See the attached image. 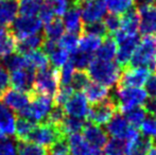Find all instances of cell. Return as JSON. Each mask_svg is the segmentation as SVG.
<instances>
[{
  "label": "cell",
  "mask_w": 156,
  "mask_h": 155,
  "mask_svg": "<svg viewBox=\"0 0 156 155\" xmlns=\"http://www.w3.org/2000/svg\"><path fill=\"white\" fill-rule=\"evenodd\" d=\"M87 72L96 83L111 88L117 85L122 69L116 62H104L94 58L87 68Z\"/></svg>",
  "instance_id": "1"
},
{
  "label": "cell",
  "mask_w": 156,
  "mask_h": 155,
  "mask_svg": "<svg viewBox=\"0 0 156 155\" xmlns=\"http://www.w3.org/2000/svg\"><path fill=\"white\" fill-rule=\"evenodd\" d=\"M127 67L147 68L151 72H156V37H142Z\"/></svg>",
  "instance_id": "2"
},
{
  "label": "cell",
  "mask_w": 156,
  "mask_h": 155,
  "mask_svg": "<svg viewBox=\"0 0 156 155\" xmlns=\"http://www.w3.org/2000/svg\"><path fill=\"white\" fill-rule=\"evenodd\" d=\"M30 95H31V101H30L29 105L23 112L19 113V115L20 117L27 118L35 123L36 122L43 123L45 122L51 108L53 107L54 100L47 96L34 93L33 90L30 93Z\"/></svg>",
  "instance_id": "3"
},
{
  "label": "cell",
  "mask_w": 156,
  "mask_h": 155,
  "mask_svg": "<svg viewBox=\"0 0 156 155\" xmlns=\"http://www.w3.org/2000/svg\"><path fill=\"white\" fill-rule=\"evenodd\" d=\"M111 96L115 99L117 104L118 112L122 113L129 108L135 106L144 105L149 96L146 89L135 88V87H125V88H116L115 93H111Z\"/></svg>",
  "instance_id": "4"
},
{
  "label": "cell",
  "mask_w": 156,
  "mask_h": 155,
  "mask_svg": "<svg viewBox=\"0 0 156 155\" xmlns=\"http://www.w3.org/2000/svg\"><path fill=\"white\" fill-rule=\"evenodd\" d=\"M58 88H60L58 69L49 66L48 68L37 71L33 84L34 93L54 99Z\"/></svg>",
  "instance_id": "5"
},
{
  "label": "cell",
  "mask_w": 156,
  "mask_h": 155,
  "mask_svg": "<svg viewBox=\"0 0 156 155\" xmlns=\"http://www.w3.org/2000/svg\"><path fill=\"white\" fill-rule=\"evenodd\" d=\"M116 41L118 44V51H117V64L121 67V69L129 66V61L135 52L136 48L138 47L140 43V36L138 34L136 35H127L122 31H118L114 34Z\"/></svg>",
  "instance_id": "6"
},
{
  "label": "cell",
  "mask_w": 156,
  "mask_h": 155,
  "mask_svg": "<svg viewBox=\"0 0 156 155\" xmlns=\"http://www.w3.org/2000/svg\"><path fill=\"white\" fill-rule=\"evenodd\" d=\"M118 112V107L116 101L109 93V97L98 103L91 104L89 106L88 115L86 117V121L90 122L96 125H105L114 115Z\"/></svg>",
  "instance_id": "7"
},
{
  "label": "cell",
  "mask_w": 156,
  "mask_h": 155,
  "mask_svg": "<svg viewBox=\"0 0 156 155\" xmlns=\"http://www.w3.org/2000/svg\"><path fill=\"white\" fill-rule=\"evenodd\" d=\"M65 137L66 136L64 135L60 126L43 122L37 124L28 141L36 143L41 147H50Z\"/></svg>",
  "instance_id": "8"
},
{
  "label": "cell",
  "mask_w": 156,
  "mask_h": 155,
  "mask_svg": "<svg viewBox=\"0 0 156 155\" xmlns=\"http://www.w3.org/2000/svg\"><path fill=\"white\" fill-rule=\"evenodd\" d=\"M105 132L113 138L125 139L126 141L139 134L138 130L133 128L125 119L123 114L120 112L116 113L113 118L105 124Z\"/></svg>",
  "instance_id": "9"
},
{
  "label": "cell",
  "mask_w": 156,
  "mask_h": 155,
  "mask_svg": "<svg viewBox=\"0 0 156 155\" xmlns=\"http://www.w3.org/2000/svg\"><path fill=\"white\" fill-rule=\"evenodd\" d=\"M10 30L16 39H23L38 34L43 27V21L36 16H19L11 25Z\"/></svg>",
  "instance_id": "10"
},
{
  "label": "cell",
  "mask_w": 156,
  "mask_h": 155,
  "mask_svg": "<svg viewBox=\"0 0 156 155\" xmlns=\"http://www.w3.org/2000/svg\"><path fill=\"white\" fill-rule=\"evenodd\" d=\"M151 71L147 68H133L125 67L116 85V88H125V87H135L140 88L142 85H146L147 81L151 77Z\"/></svg>",
  "instance_id": "11"
},
{
  "label": "cell",
  "mask_w": 156,
  "mask_h": 155,
  "mask_svg": "<svg viewBox=\"0 0 156 155\" xmlns=\"http://www.w3.org/2000/svg\"><path fill=\"white\" fill-rule=\"evenodd\" d=\"M79 5L83 25L101 21L106 14V0H81Z\"/></svg>",
  "instance_id": "12"
},
{
  "label": "cell",
  "mask_w": 156,
  "mask_h": 155,
  "mask_svg": "<svg viewBox=\"0 0 156 155\" xmlns=\"http://www.w3.org/2000/svg\"><path fill=\"white\" fill-rule=\"evenodd\" d=\"M139 32L142 36L156 37V5L153 3L139 6Z\"/></svg>",
  "instance_id": "13"
},
{
  "label": "cell",
  "mask_w": 156,
  "mask_h": 155,
  "mask_svg": "<svg viewBox=\"0 0 156 155\" xmlns=\"http://www.w3.org/2000/svg\"><path fill=\"white\" fill-rule=\"evenodd\" d=\"M83 137L94 151H101L108 141V135L101 126L87 121L82 130Z\"/></svg>",
  "instance_id": "14"
},
{
  "label": "cell",
  "mask_w": 156,
  "mask_h": 155,
  "mask_svg": "<svg viewBox=\"0 0 156 155\" xmlns=\"http://www.w3.org/2000/svg\"><path fill=\"white\" fill-rule=\"evenodd\" d=\"M36 71L32 68H25L11 72L10 85L13 89L23 93H31L33 90Z\"/></svg>",
  "instance_id": "15"
},
{
  "label": "cell",
  "mask_w": 156,
  "mask_h": 155,
  "mask_svg": "<svg viewBox=\"0 0 156 155\" xmlns=\"http://www.w3.org/2000/svg\"><path fill=\"white\" fill-rule=\"evenodd\" d=\"M68 116L85 119L88 115L89 105L86 97L82 93H74L63 106Z\"/></svg>",
  "instance_id": "16"
},
{
  "label": "cell",
  "mask_w": 156,
  "mask_h": 155,
  "mask_svg": "<svg viewBox=\"0 0 156 155\" xmlns=\"http://www.w3.org/2000/svg\"><path fill=\"white\" fill-rule=\"evenodd\" d=\"M1 100L3 104H5L8 107L14 110L19 114L23 112L31 101V95L30 93H23L16 89L9 88L3 95L1 96Z\"/></svg>",
  "instance_id": "17"
},
{
  "label": "cell",
  "mask_w": 156,
  "mask_h": 155,
  "mask_svg": "<svg viewBox=\"0 0 156 155\" xmlns=\"http://www.w3.org/2000/svg\"><path fill=\"white\" fill-rule=\"evenodd\" d=\"M64 26L69 33L81 36L83 32V21L81 16V8L79 4H70L64 14Z\"/></svg>",
  "instance_id": "18"
},
{
  "label": "cell",
  "mask_w": 156,
  "mask_h": 155,
  "mask_svg": "<svg viewBox=\"0 0 156 155\" xmlns=\"http://www.w3.org/2000/svg\"><path fill=\"white\" fill-rule=\"evenodd\" d=\"M153 145V138L139 133L137 136L127 140L125 155H149Z\"/></svg>",
  "instance_id": "19"
},
{
  "label": "cell",
  "mask_w": 156,
  "mask_h": 155,
  "mask_svg": "<svg viewBox=\"0 0 156 155\" xmlns=\"http://www.w3.org/2000/svg\"><path fill=\"white\" fill-rule=\"evenodd\" d=\"M139 12L135 5L122 14L120 31L127 35H136L139 32Z\"/></svg>",
  "instance_id": "20"
},
{
  "label": "cell",
  "mask_w": 156,
  "mask_h": 155,
  "mask_svg": "<svg viewBox=\"0 0 156 155\" xmlns=\"http://www.w3.org/2000/svg\"><path fill=\"white\" fill-rule=\"evenodd\" d=\"M15 116L11 110L0 101V138H8L15 134Z\"/></svg>",
  "instance_id": "21"
},
{
  "label": "cell",
  "mask_w": 156,
  "mask_h": 155,
  "mask_svg": "<svg viewBox=\"0 0 156 155\" xmlns=\"http://www.w3.org/2000/svg\"><path fill=\"white\" fill-rule=\"evenodd\" d=\"M118 44L113 35H107L102 39L101 45L94 52L96 58L104 62H113L114 58L117 56Z\"/></svg>",
  "instance_id": "22"
},
{
  "label": "cell",
  "mask_w": 156,
  "mask_h": 155,
  "mask_svg": "<svg viewBox=\"0 0 156 155\" xmlns=\"http://www.w3.org/2000/svg\"><path fill=\"white\" fill-rule=\"evenodd\" d=\"M18 13L17 0H0V27H10Z\"/></svg>",
  "instance_id": "23"
},
{
  "label": "cell",
  "mask_w": 156,
  "mask_h": 155,
  "mask_svg": "<svg viewBox=\"0 0 156 155\" xmlns=\"http://www.w3.org/2000/svg\"><path fill=\"white\" fill-rule=\"evenodd\" d=\"M17 39L8 28H0V60L16 52Z\"/></svg>",
  "instance_id": "24"
},
{
  "label": "cell",
  "mask_w": 156,
  "mask_h": 155,
  "mask_svg": "<svg viewBox=\"0 0 156 155\" xmlns=\"http://www.w3.org/2000/svg\"><path fill=\"white\" fill-rule=\"evenodd\" d=\"M69 149L72 155H94V151L89 143L85 140L83 135L78 134L69 135L67 138Z\"/></svg>",
  "instance_id": "25"
},
{
  "label": "cell",
  "mask_w": 156,
  "mask_h": 155,
  "mask_svg": "<svg viewBox=\"0 0 156 155\" xmlns=\"http://www.w3.org/2000/svg\"><path fill=\"white\" fill-rule=\"evenodd\" d=\"M109 93H111V90L108 87L96 82H90L88 86L85 88L84 96L86 97L88 103L94 104L107 99L109 97Z\"/></svg>",
  "instance_id": "26"
},
{
  "label": "cell",
  "mask_w": 156,
  "mask_h": 155,
  "mask_svg": "<svg viewBox=\"0 0 156 155\" xmlns=\"http://www.w3.org/2000/svg\"><path fill=\"white\" fill-rule=\"evenodd\" d=\"M44 41H45L44 34H35V35L20 39L19 41H17L16 52L20 55H27L30 52L41 48Z\"/></svg>",
  "instance_id": "27"
},
{
  "label": "cell",
  "mask_w": 156,
  "mask_h": 155,
  "mask_svg": "<svg viewBox=\"0 0 156 155\" xmlns=\"http://www.w3.org/2000/svg\"><path fill=\"white\" fill-rule=\"evenodd\" d=\"M27 61V65L29 68L34 69L35 71H39L46 69L50 66L49 56L41 49H37L35 51L30 52L27 55H23Z\"/></svg>",
  "instance_id": "28"
},
{
  "label": "cell",
  "mask_w": 156,
  "mask_h": 155,
  "mask_svg": "<svg viewBox=\"0 0 156 155\" xmlns=\"http://www.w3.org/2000/svg\"><path fill=\"white\" fill-rule=\"evenodd\" d=\"M121 114H123L125 119L127 120V122L133 128L138 130V129H140V126H141L142 122L144 121V119L148 117L149 113L147 111V108L144 107V105H139V106L129 108V110L122 112Z\"/></svg>",
  "instance_id": "29"
},
{
  "label": "cell",
  "mask_w": 156,
  "mask_h": 155,
  "mask_svg": "<svg viewBox=\"0 0 156 155\" xmlns=\"http://www.w3.org/2000/svg\"><path fill=\"white\" fill-rule=\"evenodd\" d=\"M37 124L23 117H18L15 122V134L18 141H28Z\"/></svg>",
  "instance_id": "30"
},
{
  "label": "cell",
  "mask_w": 156,
  "mask_h": 155,
  "mask_svg": "<svg viewBox=\"0 0 156 155\" xmlns=\"http://www.w3.org/2000/svg\"><path fill=\"white\" fill-rule=\"evenodd\" d=\"M65 32V26L64 21L61 17H54L51 21L45 25L44 30V36L46 39H52V41H58Z\"/></svg>",
  "instance_id": "31"
},
{
  "label": "cell",
  "mask_w": 156,
  "mask_h": 155,
  "mask_svg": "<svg viewBox=\"0 0 156 155\" xmlns=\"http://www.w3.org/2000/svg\"><path fill=\"white\" fill-rule=\"evenodd\" d=\"M86 120L82 119V118H76V117H71V116H66L62 122V124L60 125V129L62 130L64 135H72V134H78L83 130Z\"/></svg>",
  "instance_id": "32"
},
{
  "label": "cell",
  "mask_w": 156,
  "mask_h": 155,
  "mask_svg": "<svg viewBox=\"0 0 156 155\" xmlns=\"http://www.w3.org/2000/svg\"><path fill=\"white\" fill-rule=\"evenodd\" d=\"M45 0H19L18 13L20 16H36Z\"/></svg>",
  "instance_id": "33"
},
{
  "label": "cell",
  "mask_w": 156,
  "mask_h": 155,
  "mask_svg": "<svg viewBox=\"0 0 156 155\" xmlns=\"http://www.w3.org/2000/svg\"><path fill=\"white\" fill-rule=\"evenodd\" d=\"M101 41H102V38L98 37V36L83 33L79 39L78 49L83 52H86V53L94 54L99 48V46L101 45Z\"/></svg>",
  "instance_id": "34"
},
{
  "label": "cell",
  "mask_w": 156,
  "mask_h": 155,
  "mask_svg": "<svg viewBox=\"0 0 156 155\" xmlns=\"http://www.w3.org/2000/svg\"><path fill=\"white\" fill-rule=\"evenodd\" d=\"M90 83V77H89L87 70H78L76 69L72 76L70 86L76 93H82L85 90L88 84Z\"/></svg>",
  "instance_id": "35"
},
{
  "label": "cell",
  "mask_w": 156,
  "mask_h": 155,
  "mask_svg": "<svg viewBox=\"0 0 156 155\" xmlns=\"http://www.w3.org/2000/svg\"><path fill=\"white\" fill-rule=\"evenodd\" d=\"M70 62L78 70H86L90 65L91 61L94 60V54L86 53L81 50H76V52L70 54Z\"/></svg>",
  "instance_id": "36"
},
{
  "label": "cell",
  "mask_w": 156,
  "mask_h": 155,
  "mask_svg": "<svg viewBox=\"0 0 156 155\" xmlns=\"http://www.w3.org/2000/svg\"><path fill=\"white\" fill-rule=\"evenodd\" d=\"M17 155H48V150L30 141H18Z\"/></svg>",
  "instance_id": "37"
},
{
  "label": "cell",
  "mask_w": 156,
  "mask_h": 155,
  "mask_svg": "<svg viewBox=\"0 0 156 155\" xmlns=\"http://www.w3.org/2000/svg\"><path fill=\"white\" fill-rule=\"evenodd\" d=\"M126 143L125 139L112 138L107 141L104 147V152L106 155H125L126 152Z\"/></svg>",
  "instance_id": "38"
},
{
  "label": "cell",
  "mask_w": 156,
  "mask_h": 155,
  "mask_svg": "<svg viewBox=\"0 0 156 155\" xmlns=\"http://www.w3.org/2000/svg\"><path fill=\"white\" fill-rule=\"evenodd\" d=\"M48 56H49L51 66L55 69H61L70 58L69 52H67L65 49L61 48L60 46L54 51H52Z\"/></svg>",
  "instance_id": "39"
},
{
  "label": "cell",
  "mask_w": 156,
  "mask_h": 155,
  "mask_svg": "<svg viewBox=\"0 0 156 155\" xmlns=\"http://www.w3.org/2000/svg\"><path fill=\"white\" fill-rule=\"evenodd\" d=\"M106 5L111 13L122 15L127 10L135 6V0H106Z\"/></svg>",
  "instance_id": "40"
},
{
  "label": "cell",
  "mask_w": 156,
  "mask_h": 155,
  "mask_svg": "<svg viewBox=\"0 0 156 155\" xmlns=\"http://www.w3.org/2000/svg\"><path fill=\"white\" fill-rule=\"evenodd\" d=\"M79 39H80L79 35L67 32V33H64V35L58 39V46L69 52V54H71L78 50Z\"/></svg>",
  "instance_id": "41"
},
{
  "label": "cell",
  "mask_w": 156,
  "mask_h": 155,
  "mask_svg": "<svg viewBox=\"0 0 156 155\" xmlns=\"http://www.w3.org/2000/svg\"><path fill=\"white\" fill-rule=\"evenodd\" d=\"M4 63V65L6 66V68L13 72V71L16 70H20V69H25V68H29L27 65V61L26 58L23 55L20 54H12V55L8 56L4 60H2Z\"/></svg>",
  "instance_id": "42"
},
{
  "label": "cell",
  "mask_w": 156,
  "mask_h": 155,
  "mask_svg": "<svg viewBox=\"0 0 156 155\" xmlns=\"http://www.w3.org/2000/svg\"><path fill=\"white\" fill-rule=\"evenodd\" d=\"M91 34V35L98 36L100 38H105L107 35H109L108 31H107L106 27H105L104 23L102 20L97 21L93 23H87V25H83V32L82 34Z\"/></svg>",
  "instance_id": "43"
},
{
  "label": "cell",
  "mask_w": 156,
  "mask_h": 155,
  "mask_svg": "<svg viewBox=\"0 0 156 155\" xmlns=\"http://www.w3.org/2000/svg\"><path fill=\"white\" fill-rule=\"evenodd\" d=\"M66 116H67V114H66L63 106L55 105V104H54L53 107L50 111V113L48 114L47 118H46L45 122L53 124V125H56V126H60L61 124H62V122L64 121V119L66 118Z\"/></svg>",
  "instance_id": "44"
},
{
  "label": "cell",
  "mask_w": 156,
  "mask_h": 155,
  "mask_svg": "<svg viewBox=\"0 0 156 155\" xmlns=\"http://www.w3.org/2000/svg\"><path fill=\"white\" fill-rule=\"evenodd\" d=\"M104 23L109 35H114L116 32H118L121 27V16L114 13H109L106 16H104Z\"/></svg>",
  "instance_id": "45"
},
{
  "label": "cell",
  "mask_w": 156,
  "mask_h": 155,
  "mask_svg": "<svg viewBox=\"0 0 156 155\" xmlns=\"http://www.w3.org/2000/svg\"><path fill=\"white\" fill-rule=\"evenodd\" d=\"M74 70H76V68L72 65V63L70 62V60L61 68V70H58V78H60L61 86H69Z\"/></svg>",
  "instance_id": "46"
},
{
  "label": "cell",
  "mask_w": 156,
  "mask_h": 155,
  "mask_svg": "<svg viewBox=\"0 0 156 155\" xmlns=\"http://www.w3.org/2000/svg\"><path fill=\"white\" fill-rule=\"evenodd\" d=\"M141 134L144 136L155 138L156 137V117L152 115H148L140 126Z\"/></svg>",
  "instance_id": "47"
},
{
  "label": "cell",
  "mask_w": 156,
  "mask_h": 155,
  "mask_svg": "<svg viewBox=\"0 0 156 155\" xmlns=\"http://www.w3.org/2000/svg\"><path fill=\"white\" fill-rule=\"evenodd\" d=\"M74 93H76V91L71 88L70 85L69 86H61L53 99L54 104H55V105L64 106L66 102L72 97V95H73Z\"/></svg>",
  "instance_id": "48"
},
{
  "label": "cell",
  "mask_w": 156,
  "mask_h": 155,
  "mask_svg": "<svg viewBox=\"0 0 156 155\" xmlns=\"http://www.w3.org/2000/svg\"><path fill=\"white\" fill-rule=\"evenodd\" d=\"M69 145L66 137L56 141L48 149V155H69Z\"/></svg>",
  "instance_id": "49"
},
{
  "label": "cell",
  "mask_w": 156,
  "mask_h": 155,
  "mask_svg": "<svg viewBox=\"0 0 156 155\" xmlns=\"http://www.w3.org/2000/svg\"><path fill=\"white\" fill-rule=\"evenodd\" d=\"M0 155H17L14 143L8 138H0Z\"/></svg>",
  "instance_id": "50"
},
{
  "label": "cell",
  "mask_w": 156,
  "mask_h": 155,
  "mask_svg": "<svg viewBox=\"0 0 156 155\" xmlns=\"http://www.w3.org/2000/svg\"><path fill=\"white\" fill-rule=\"evenodd\" d=\"M10 87V75L5 67L0 65V98Z\"/></svg>",
  "instance_id": "51"
},
{
  "label": "cell",
  "mask_w": 156,
  "mask_h": 155,
  "mask_svg": "<svg viewBox=\"0 0 156 155\" xmlns=\"http://www.w3.org/2000/svg\"><path fill=\"white\" fill-rule=\"evenodd\" d=\"M146 91L149 98L156 99V72L152 75L146 83Z\"/></svg>",
  "instance_id": "52"
},
{
  "label": "cell",
  "mask_w": 156,
  "mask_h": 155,
  "mask_svg": "<svg viewBox=\"0 0 156 155\" xmlns=\"http://www.w3.org/2000/svg\"><path fill=\"white\" fill-rule=\"evenodd\" d=\"M144 107L147 108L149 115H152V116L156 117V99H151L149 98L147 100L146 104H144Z\"/></svg>",
  "instance_id": "53"
},
{
  "label": "cell",
  "mask_w": 156,
  "mask_h": 155,
  "mask_svg": "<svg viewBox=\"0 0 156 155\" xmlns=\"http://www.w3.org/2000/svg\"><path fill=\"white\" fill-rule=\"evenodd\" d=\"M94 155H106V154H105L104 151H102V150H101V151H94Z\"/></svg>",
  "instance_id": "54"
},
{
  "label": "cell",
  "mask_w": 156,
  "mask_h": 155,
  "mask_svg": "<svg viewBox=\"0 0 156 155\" xmlns=\"http://www.w3.org/2000/svg\"><path fill=\"white\" fill-rule=\"evenodd\" d=\"M149 155H156V147H153L152 149H151L150 153H149Z\"/></svg>",
  "instance_id": "55"
},
{
  "label": "cell",
  "mask_w": 156,
  "mask_h": 155,
  "mask_svg": "<svg viewBox=\"0 0 156 155\" xmlns=\"http://www.w3.org/2000/svg\"><path fill=\"white\" fill-rule=\"evenodd\" d=\"M81 0H69V4H79Z\"/></svg>",
  "instance_id": "56"
},
{
  "label": "cell",
  "mask_w": 156,
  "mask_h": 155,
  "mask_svg": "<svg viewBox=\"0 0 156 155\" xmlns=\"http://www.w3.org/2000/svg\"><path fill=\"white\" fill-rule=\"evenodd\" d=\"M153 143H156V137H155V138H153Z\"/></svg>",
  "instance_id": "57"
}]
</instances>
